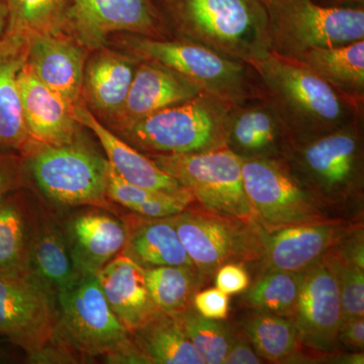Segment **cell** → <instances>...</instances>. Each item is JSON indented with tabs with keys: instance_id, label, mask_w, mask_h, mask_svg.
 Wrapping results in <instances>:
<instances>
[{
	"instance_id": "6da1fadb",
	"label": "cell",
	"mask_w": 364,
	"mask_h": 364,
	"mask_svg": "<svg viewBox=\"0 0 364 364\" xmlns=\"http://www.w3.org/2000/svg\"><path fill=\"white\" fill-rule=\"evenodd\" d=\"M249 64L259 78L263 97L294 143L313 140L364 117L363 105L340 95L296 60L270 53Z\"/></svg>"
},
{
	"instance_id": "7a4b0ae2",
	"label": "cell",
	"mask_w": 364,
	"mask_h": 364,
	"mask_svg": "<svg viewBox=\"0 0 364 364\" xmlns=\"http://www.w3.org/2000/svg\"><path fill=\"white\" fill-rule=\"evenodd\" d=\"M172 39L251 63L272 53L262 0H155Z\"/></svg>"
},
{
	"instance_id": "3957f363",
	"label": "cell",
	"mask_w": 364,
	"mask_h": 364,
	"mask_svg": "<svg viewBox=\"0 0 364 364\" xmlns=\"http://www.w3.org/2000/svg\"><path fill=\"white\" fill-rule=\"evenodd\" d=\"M364 117L313 140L294 143L284 159L316 196L345 219L363 210Z\"/></svg>"
},
{
	"instance_id": "277c9868",
	"label": "cell",
	"mask_w": 364,
	"mask_h": 364,
	"mask_svg": "<svg viewBox=\"0 0 364 364\" xmlns=\"http://www.w3.org/2000/svg\"><path fill=\"white\" fill-rule=\"evenodd\" d=\"M55 338L78 355L105 356L109 363H146L131 333L107 304L97 274L78 273L55 296Z\"/></svg>"
},
{
	"instance_id": "5b68a950",
	"label": "cell",
	"mask_w": 364,
	"mask_h": 364,
	"mask_svg": "<svg viewBox=\"0 0 364 364\" xmlns=\"http://www.w3.org/2000/svg\"><path fill=\"white\" fill-rule=\"evenodd\" d=\"M21 157L40 198L55 210L97 207L117 214L107 196L109 163L79 139L64 145L35 142Z\"/></svg>"
},
{
	"instance_id": "8992f818",
	"label": "cell",
	"mask_w": 364,
	"mask_h": 364,
	"mask_svg": "<svg viewBox=\"0 0 364 364\" xmlns=\"http://www.w3.org/2000/svg\"><path fill=\"white\" fill-rule=\"evenodd\" d=\"M122 51L140 60H152L188 78L205 93L229 105L262 97L259 78L252 66L219 54L196 43L158 40L121 33Z\"/></svg>"
},
{
	"instance_id": "52a82bcc",
	"label": "cell",
	"mask_w": 364,
	"mask_h": 364,
	"mask_svg": "<svg viewBox=\"0 0 364 364\" xmlns=\"http://www.w3.org/2000/svg\"><path fill=\"white\" fill-rule=\"evenodd\" d=\"M231 105L203 92L112 132L146 155L221 149L226 147L227 114Z\"/></svg>"
},
{
	"instance_id": "ba28073f",
	"label": "cell",
	"mask_w": 364,
	"mask_h": 364,
	"mask_svg": "<svg viewBox=\"0 0 364 364\" xmlns=\"http://www.w3.org/2000/svg\"><path fill=\"white\" fill-rule=\"evenodd\" d=\"M242 174L254 219L264 231L348 220L328 208L284 158L243 159Z\"/></svg>"
},
{
	"instance_id": "9c48e42d",
	"label": "cell",
	"mask_w": 364,
	"mask_h": 364,
	"mask_svg": "<svg viewBox=\"0 0 364 364\" xmlns=\"http://www.w3.org/2000/svg\"><path fill=\"white\" fill-rule=\"evenodd\" d=\"M272 53L298 60L318 48L364 40V7H328L312 0H262Z\"/></svg>"
},
{
	"instance_id": "30bf717a",
	"label": "cell",
	"mask_w": 364,
	"mask_h": 364,
	"mask_svg": "<svg viewBox=\"0 0 364 364\" xmlns=\"http://www.w3.org/2000/svg\"><path fill=\"white\" fill-rule=\"evenodd\" d=\"M147 156L191 191L196 207L213 214L255 222L244 188L243 159L227 147L191 154Z\"/></svg>"
},
{
	"instance_id": "8fae6325",
	"label": "cell",
	"mask_w": 364,
	"mask_h": 364,
	"mask_svg": "<svg viewBox=\"0 0 364 364\" xmlns=\"http://www.w3.org/2000/svg\"><path fill=\"white\" fill-rule=\"evenodd\" d=\"M179 239L198 272L214 279L228 263H261V228L255 222L213 214L188 207L172 215Z\"/></svg>"
},
{
	"instance_id": "7c38bea8",
	"label": "cell",
	"mask_w": 364,
	"mask_h": 364,
	"mask_svg": "<svg viewBox=\"0 0 364 364\" xmlns=\"http://www.w3.org/2000/svg\"><path fill=\"white\" fill-rule=\"evenodd\" d=\"M63 32L90 52L116 33L172 39L155 0H71Z\"/></svg>"
},
{
	"instance_id": "4fadbf2b",
	"label": "cell",
	"mask_w": 364,
	"mask_h": 364,
	"mask_svg": "<svg viewBox=\"0 0 364 364\" xmlns=\"http://www.w3.org/2000/svg\"><path fill=\"white\" fill-rule=\"evenodd\" d=\"M56 325L54 296L30 272L0 273V338L31 358L52 341Z\"/></svg>"
},
{
	"instance_id": "5bb4252c",
	"label": "cell",
	"mask_w": 364,
	"mask_h": 364,
	"mask_svg": "<svg viewBox=\"0 0 364 364\" xmlns=\"http://www.w3.org/2000/svg\"><path fill=\"white\" fill-rule=\"evenodd\" d=\"M291 321L301 348L325 356L338 350V334L343 321L338 284L324 260L301 272L298 301Z\"/></svg>"
},
{
	"instance_id": "9a60e30c",
	"label": "cell",
	"mask_w": 364,
	"mask_h": 364,
	"mask_svg": "<svg viewBox=\"0 0 364 364\" xmlns=\"http://www.w3.org/2000/svg\"><path fill=\"white\" fill-rule=\"evenodd\" d=\"M59 213L72 261L78 273L97 274L124 253L127 228L116 213L97 207H80Z\"/></svg>"
},
{
	"instance_id": "2e32d148",
	"label": "cell",
	"mask_w": 364,
	"mask_h": 364,
	"mask_svg": "<svg viewBox=\"0 0 364 364\" xmlns=\"http://www.w3.org/2000/svg\"><path fill=\"white\" fill-rule=\"evenodd\" d=\"M359 221L301 225L267 232L261 228L263 268L301 272L322 259Z\"/></svg>"
},
{
	"instance_id": "e0dca14e",
	"label": "cell",
	"mask_w": 364,
	"mask_h": 364,
	"mask_svg": "<svg viewBox=\"0 0 364 364\" xmlns=\"http://www.w3.org/2000/svg\"><path fill=\"white\" fill-rule=\"evenodd\" d=\"M293 139L264 97L232 105L227 114L226 147L242 159L284 158Z\"/></svg>"
},
{
	"instance_id": "ac0fdd59",
	"label": "cell",
	"mask_w": 364,
	"mask_h": 364,
	"mask_svg": "<svg viewBox=\"0 0 364 364\" xmlns=\"http://www.w3.org/2000/svg\"><path fill=\"white\" fill-rule=\"evenodd\" d=\"M90 51L65 32L46 33L30 41L26 64L33 73L75 107L82 102L83 73Z\"/></svg>"
},
{
	"instance_id": "d6986e66",
	"label": "cell",
	"mask_w": 364,
	"mask_h": 364,
	"mask_svg": "<svg viewBox=\"0 0 364 364\" xmlns=\"http://www.w3.org/2000/svg\"><path fill=\"white\" fill-rule=\"evenodd\" d=\"M74 119L97 136L112 168L124 181L141 188L176 196L189 207H195L196 200L191 191L176 178L165 173L147 155L132 147L130 144L107 128L86 107L83 100L74 107Z\"/></svg>"
},
{
	"instance_id": "ffe728a7",
	"label": "cell",
	"mask_w": 364,
	"mask_h": 364,
	"mask_svg": "<svg viewBox=\"0 0 364 364\" xmlns=\"http://www.w3.org/2000/svg\"><path fill=\"white\" fill-rule=\"evenodd\" d=\"M203 91L188 78L152 60H140L128 97L109 130L134 123L174 105L183 104Z\"/></svg>"
},
{
	"instance_id": "44dd1931",
	"label": "cell",
	"mask_w": 364,
	"mask_h": 364,
	"mask_svg": "<svg viewBox=\"0 0 364 364\" xmlns=\"http://www.w3.org/2000/svg\"><path fill=\"white\" fill-rule=\"evenodd\" d=\"M28 272L52 296L77 277L58 210L33 196V220Z\"/></svg>"
},
{
	"instance_id": "7402d4cb",
	"label": "cell",
	"mask_w": 364,
	"mask_h": 364,
	"mask_svg": "<svg viewBox=\"0 0 364 364\" xmlns=\"http://www.w3.org/2000/svg\"><path fill=\"white\" fill-rule=\"evenodd\" d=\"M139 62L129 53L107 47L95 50L86 60L82 100L107 126L123 109Z\"/></svg>"
},
{
	"instance_id": "603a6c76",
	"label": "cell",
	"mask_w": 364,
	"mask_h": 364,
	"mask_svg": "<svg viewBox=\"0 0 364 364\" xmlns=\"http://www.w3.org/2000/svg\"><path fill=\"white\" fill-rule=\"evenodd\" d=\"M18 87L26 128L33 141L64 145L78 139L80 124L74 107L40 80L26 62L18 73Z\"/></svg>"
},
{
	"instance_id": "cb8c5ba5",
	"label": "cell",
	"mask_w": 364,
	"mask_h": 364,
	"mask_svg": "<svg viewBox=\"0 0 364 364\" xmlns=\"http://www.w3.org/2000/svg\"><path fill=\"white\" fill-rule=\"evenodd\" d=\"M97 277L112 312L131 334L159 312L148 291L145 269L128 256L109 261Z\"/></svg>"
},
{
	"instance_id": "d4e9b609",
	"label": "cell",
	"mask_w": 364,
	"mask_h": 364,
	"mask_svg": "<svg viewBox=\"0 0 364 364\" xmlns=\"http://www.w3.org/2000/svg\"><path fill=\"white\" fill-rule=\"evenodd\" d=\"M121 217L127 228L123 254L140 267L196 268L182 245L172 215L147 218L130 213Z\"/></svg>"
},
{
	"instance_id": "484cf974",
	"label": "cell",
	"mask_w": 364,
	"mask_h": 364,
	"mask_svg": "<svg viewBox=\"0 0 364 364\" xmlns=\"http://www.w3.org/2000/svg\"><path fill=\"white\" fill-rule=\"evenodd\" d=\"M296 61L340 95L364 107V40L310 50Z\"/></svg>"
},
{
	"instance_id": "4316f807",
	"label": "cell",
	"mask_w": 364,
	"mask_h": 364,
	"mask_svg": "<svg viewBox=\"0 0 364 364\" xmlns=\"http://www.w3.org/2000/svg\"><path fill=\"white\" fill-rule=\"evenodd\" d=\"M33 196L26 188L0 200V273L28 272Z\"/></svg>"
},
{
	"instance_id": "83f0119b",
	"label": "cell",
	"mask_w": 364,
	"mask_h": 364,
	"mask_svg": "<svg viewBox=\"0 0 364 364\" xmlns=\"http://www.w3.org/2000/svg\"><path fill=\"white\" fill-rule=\"evenodd\" d=\"M71 0H9V25L0 54L25 52L30 41L62 32Z\"/></svg>"
},
{
	"instance_id": "f1b7e54d",
	"label": "cell",
	"mask_w": 364,
	"mask_h": 364,
	"mask_svg": "<svg viewBox=\"0 0 364 364\" xmlns=\"http://www.w3.org/2000/svg\"><path fill=\"white\" fill-rule=\"evenodd\" d=\"M131 335L146 363L205 364L172 314L159 311Z\"/></svg>"
},
{
	"instance_id": "f546056e",
	"label": "cell",
	"mask_w": 364,
	"mask_h": 364,
	"mask_svg": "<svg viewBox=\"0 0 364 364\" xmlns=\"http://www.w3.org/2000/svg\"><path fill=\"white\" fill-rule=\"evenodd\" d=\"M26 62V51L0 54V151L23 155L36 141L23 117L18 73Z\"/></svg>"
},
{
	"instance_id": "4dcf8cb0",
	"label": "cell",
	"mask_w": 364,
	"mask_h": 364,
	"mask_svg": "<svg viewBox=\"0 0 364 364\" xmlns=\"http://www.w3.org/2000/svg\"><path fill=\"white\" fill-rule=\"evenodd\" d=\"M237 322L256 353L267 363H289L303 351L291 318L248 309Z\"/></svg>"
},
{
	"instance_id": "1f68e13d",
	"label": "cell",
	"mask_w": 364,
	"mask_h": 364,
	"mask_svg": "<svg viewBox=\"0 0 364 364\" xmlns=\"http://www.w3.org/2000/svg\"><path fill=\"white\" fill-rule=\"evenodd\" d=\"M151 298L162 312L181 313L193 306V296L207 284L196 268L157 267L144 268Z\"/></svg>"
},
{
	"instance_id": "d6a6232c",
	"label": "cell",
	"mask_w": 364,
	"mask_h": 364,
	"mask_svg": "<svg viewBox=\"0 0 364 364\" xmlns=\"http://www.w3.org/2000/svg\"><path fill=\"white\" fill-rule=\"evenodd\" d=\"M257 280L244 291V305L252 310L293 318L301 272L263 268Z\"/></svg>"
},
{
	"instance_id": "836d02e7",
	"label": "cell",
	"mask_w": 364,
	"mask_h": 364,
	"mask_svg": "<svg viewBox=\"0 0 364 364\" xmlns=\"http://www.w3.org/2000/svg\"><path fill=\"white\" fill-rule=\"evenodd\" d=\"M107 198L112 203L147 218H167L177 215L189 207L176 196L152 191L124 181L109 167L107 186Z\"/></svg>"
},
{
	"instance_id": "e575fe53",
	"label": "cell",
	"mask_w": 364,
	"mask_h": 364,
	"mask_svg": "<svg viewBox=\"0 0 364 364\" xmlns=\"http://www.w3.org/2000/svg\"><path fill=\"white\" fill-rule=\"evenodd\" d=\"M205 364L224 363L234 338L235 328L223 321L210 320L196 312L193 306L173 314Z\"/></svg>"
},
{
	"instance_id": "d590c367",
	"label": "cell",
	"mask_w": 364,
	"mask_h": 364,
	"mask_svg": "<svg viewBox=\"0 0 364 364\" xmlns=\"http://www.w3.org/2000/svg\"><path fill=\"white\" fill-rule=\"evenodd\" d=\"M322 259L337 280L343 321L364 317V267L340 252L336 246Z\"/></svg>"
},
{
	"instance_id": "8d00e7d4",
	"label": "cell",
	"mask_w": 364,
	"mask_h": 364,
	"mask_svg": "<svg viewBox=\"0 0 364 364\" xmlns=\"http://www.w3.org/2000/svg\"><path fill=\"white\" fill-rule=\"evenodd\" d=\"M196 312L210 320L225 321L229 317L230 298L218 287L200 289L193 296Z\"/></svg>"
},
{
	"instance_id": "74e56055",
	"label": "cell",
	"mask_w": 364,
	"mask_h": 364,
	"mask_svg": "<svg viewBox=\"0 0 364 364\" xmlns=\"http://www.w3.org/2000/svg\"><path fill=\"white\" fill-rule=\"evenodd\" d=\"M20 155L0 151V200L18 189L26 188Z\"/></svg>"
},
{
	"instance_id": "f35d334b",
	"label": "cell",
	"mask_w": 364,
	"mask_h": 364,
	"mask_svg": "<svg viewBox=\"0 0 364 364\" xmlns=\"http://www.w3.org/2000/svg\"><path fill=\"white\" fill-rule=\"evenodd\" d=\"M215 287L229 296L244 293L250 286V277L245 265L228 263L215 272Z\"/></svg>"
},
{
	"instance_id": "ab89813d",
	"label": "cell",
	"mask_w": 364,
	"mask_h": 364,
	"mask_svg": "<svg viewBox=\"0 0 364 364\" xmlns=\"http://www.w3.org/2000/svg\"><path fill=\"white\" fill-rule=\"evenodd\" d=\"M264 363L240 329L235 328L234 338L224 364H260Z\"/></svg>"
},
{
	"instance_id": "60d3db41",
	"label": "cell",
	"mask_w": 364,
	"mask_h": 364,
	"mask_svg": "<svg viewBox=\"0 0 364 364\" xmlns=\"http://www.w3.org/2000/svg\"><path fill=\"white\" fill-rule=\"evenodd\" d=\"M338 343L353 350L363 351L364 317L342 321L338 334Z\"/></svg>"
},
{
	"instance_id": "b9f144b4",
	"label": "cell",
	"mask_w": 364,
	"mask_h": 364,
	"mask_svg": "<svg viewBox=\"0 0 364 364\" xmlns=\"http://www.w3.org/2000/svg\"><path fill=\"white\" fill-rule=\"evenodd\" d=\"M328 7H364V0H312Z\"/></svg>"
},
{
	"instance_id": "7bdbcfd3",
	"label": "cell",
	"mask_w": 364,
	"mask_h": 364,
	"mask_svg": "<svg viewBox=\"0 0 364 364\" xmlns=\"http://www.w3.org/2000/svg\"><path fill=\"white\" fill-rule=\"evenodd\" d=\"M9 0H0V45L6 36L9 25Z\"/></svg>"
},
{
	"instance_id": "ee69618b",
	"label": "cell",
	"mask_w": 364,
	"mask_h": 364,
	"mask_svg": "<svg viewBox=\"0 0 364 364\" xmlns=\"http://www.w3.org/2000/svg\"><path fill=\"white\" fill-rule=\"evenodd\" d=\"M6 360H7L6 356L4 355V352L0 351V363H4Z\"/></svg>"
}]
</instances>
